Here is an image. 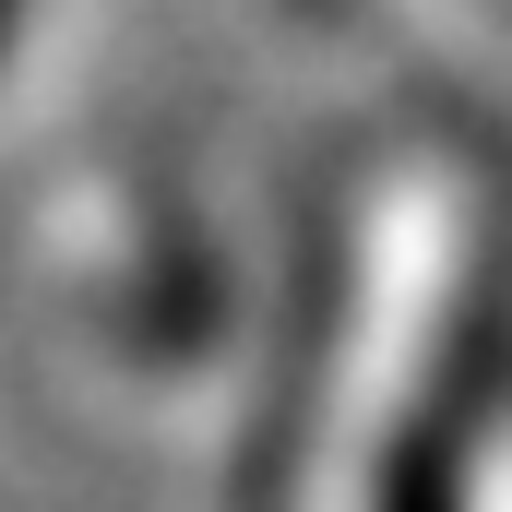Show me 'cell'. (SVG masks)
Returning a JSON list of instances; mask_svg holds the SVG:
<instances>
[{"label": "cell", "mask_w": 512, "mask_h": 512, "mask_svg": "<svg viewBox=\"0 0 512 512\" xmlns=\"http://www.w3.org/2000/svg\"><path fill=\"white\" fill-rule=\"evenodd\" d=\"M512 310V167L465 131H393L322 227L310 346L262 429V512H441Z\"/></svg>", "instance_id": "cell-1"}, {"label": "cell", "mask_w": 512, "mask_h": 512, "mask_svg": "<svg viewBox=\"0 0 512 512\" xmlns=\"http://www.w3.org/2000/svg\"><path fill=\"white\" fill-rule=\"evenodd\" d=\"M441 512H512V382L477 405V429H465V465H453Z\"/></svg>", "instance_id": "cell-2"}, {"label": "cell", "mask_w": 512, "mask_h": 512, "mask_svg": "<svg viewBox=\"0 0 512 512\" xmlns=\"http://www.w3.org/2000/svg\"><path fill=\"white\" fill-rule=\"evenodd\" d=\"M477 12H501V36H512V0H477Z\"/></svg>", "instance_id": "cell-4"}, {"label": "cell", "mask_w": 512, "mask_h": 512, "mask_svg": "<svg viewBox=\"0 0 512 512\" xmlns=\"http://www.w3.org/2000/svg\"><path fill=\"white\" fill-rule=\"evenodd\" d=\"M12 24H24V0H0V48H12Z\"/></svg>", "instance_id": "cell-3"}]
</instances>
